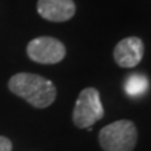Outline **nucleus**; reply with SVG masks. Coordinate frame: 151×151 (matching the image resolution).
<instances>
[{"label": "nucleus", "mask_w": 151, "mask_h": 151, "mask_svg": "<svg viewBox=\"0 0 151 151\" xmlns=\"http://www.w3.org/2000/svg\"><path fill=\"white\" fill-rule=\"evenodd\" d=\"M9 88L13 94L25 99L35 108H48L56 99L55 84L50 80L38 74H14L9 81Z\"/></svg>", "instance_id": "obj_1"}, {"label": "nucleus", "mask_w": 151, "mask_h": 151, "mask_svg": "<svg viewBox=\"0 0 151 151\" xmlns=\"http://www.w3.org/2000/svg\"><path fill=\"white\" fill-rule=\"evenodd\" d=\"M136 143L137 129L130 120H116L99 132V144L104 151H133Z\"/></svg>", "instance_id": "obj_2"}, {"label": "nucleus", "mask_w": 151, "mask_h": 151, "mask_svg": "<svg viewBox=\"0 0 151 151\" xmlns=\"http://www.w3.org/2000/svg\"><path fill=\"white\" fill-rule=\"evenodd\" d=\"M104 116V106L99 92L95 88H84L76 101L73 122L80 129H88Z\"/></svg>", "instance_id": "obj_3"}, {"label": "nucleus", "mask_w": 151, "mask_h": 151, "mask_svg": "<svg viewBox=\"0 0 151 151\" xmlns=\"http://www.w3.org/2000/svg\"><path fill=\"white\" fill-rule=\"evenodd\" d=\"M28 58L41 65H55L65 59L66 48L59 39L52 37H39L27 46Z\"/></svg>", "instance_id": "obj_4"}, {"label": "nucleus", "mask_w": 151, "mask_h": 151, "mask_svg": "<svg viewBox=\"0 0 151 151\" xmlns=\"http://www.w3.org/2000/svg\"><path fill=\"white\" fill-rule=\"evenodd\" d=\"M143 53H144V46L140 38L129 37L122 39L115 46L113 58L118 66L130 69L140 63L143 59Z\"/></svg>", "instance_id": "obj_5"}, {"label": "nucleus", "mask_w": 151, "mask_h": 151, "mask_svg": "<svg viewBox=\"0 0 151 151\" xmlns=\"http://www.w3.org/2000/svg\"><path fill=\"white\" fill-rule=\"evenodd\" d=\"M37 10L39 16L53 22L69 21L76 14L73 0H38Z\"/></svg>", "instance_id": "obj_6"}, {"label": "nucleus", "mask_w": 151, "mask_h": 151, "mask_svg": "<svg viewBox=\"0 0 151 151\" xmlns=\"http://www.w3.org/2000/svg\"><path fill=\"white\" fill-rule=\"evenodd\" d=\"M148 90V78L143 74H132L124 81V91L132 98H139Z\"/></svg>", "instance_id": "obj_7"}, {"label": "nucleus", "mask_w": 151, "mask_h": 151, "mask_svg": "<svg viewBox=\"0 0 151 151\" xmlns=\"http://www.w3.org/2000/svg\"><path fill=\"white\" fill-rule=\"evenodd\" d=\"M11 148H13L11 141L7 137L0 136V151H11Z\"/></svg>", "instance_id": "obj_8"}]
</instances>
